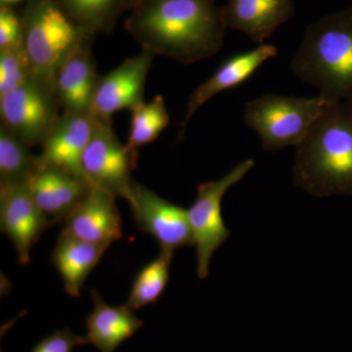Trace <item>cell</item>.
I'll list each match as a JSON object with an SVG mask.
<instances>
[{
	"mask_svg": "<svg viewBox=\"0 0 352 352\" xmlns=\"http://www.w3.org/2000/svg\"><path fill=\"white\" fill-rule=\"evenodd\" d=\"M124 198L129 201L138 228L154 237L161 250L175 252L180 248L194 245L188 210L166 201L134 180Z\"/></svg>",
	"mask_w": 352,
	"mask_h": 352,
	"instance_id": "9c48e42d",
	"label": "cell"
},
{
	"mask_svg": "<svg viewBox=\"0 0 352 352\" xmlns=\"http://www.w3.org/2000/svg\"><path fill=\"white\" fill-rule=\"evenodd\" d=\"M53 226L27 185L0 187V228L13 243L21 263H29L32 248Z\"/></svg>",
	"mask_w": 352,
	"mask_h": 352,
	"instance_id": "8fae6325",
	"label": "cell"
},
{
	"mask_svg": "<svg viewBox=\"0 0 352 352\" xmlns=\"http://www.w3.org/2000/svg\"><path fill=\"white\" fill-rule=\"evenodd\" d=\"M85 34L62 60L55 74V89L63 112L90 113L99 76L91 41Z\"/></svg>",
	"mask_w": 352,
	"mask_h": 352,
	"instance_id": "4fadbf2b",
	"label": "cell"
},
{
	"mask_svg": "<svg viewBox=\"0 0 352 352\" xmlns=\"http://www.w3.org/2000/svg\"><path fill=\"white\" fill-rule=\"evenodd\" d=\"M1 4H6V6H12L14 3H18L21 0H0Z\"/></svg>",
	"mask_w": 352,
	"mask_h": 352,
	"instance_id": "4316f807",
	"label": "cell"
},
{
	"mask_svg": "<svg viewBox=\"0 0 352 352\" xmlns=\"http://www.w3.org/2000/svg\"><path fill=\"white\" fill-rule=\"evenodd\" d=\"M138 151L122 144L113 131L112 120L98 119L94 135L82 157V170L92 187L113 197L126 195L138 164Z\"/></svg>",
	"mask_w": 352,
	"mask_h": 352,
	"instance_id": "ba28073f",
	"label": "cell"
},
{
	"mask_svg": "<svg viewBox=\"0 0 352 352\" xmlns=\"http://www.w3.org/2000/svg\"><path fill=\"white\" fill-rule=\"evenodd\" d=\"M18 136L0 124V187L27 185L41 168L39 156H34Z\"/></svg>",
	"mask_w": 352,
	"mask_h": 352,
	"instance_id": "44dd1931",
	"label": "cell"
},
{
	"mask_svg": "<svg viewBox=\"0 0 352 352\" xmlns=\"http://www.w3.org/2000/svg\"><path fill=\"white\" fill-rule=\"evenodd\" d=\"M226 27L265 43L275 31L295 15L294 0H228L222 8Z\"/></svg>",
	"mask_w": 352,
	"mask_h": 352,
	"instance_id": "e0dca14e",
	"label": "cell"
},
{
	"mask_svg": "<svg viewBox=\"0 0 352 352\" xmlns=\"http://www.w3.org/2000/svg\"><path fill=\"white\" fill-rule=\"evenodd\" d=\"M291 68L328 101H352V6L308 25Z\"/></svg>",
	"mask_w": 352,
	"mask_h": 352,
	"instance_id": "3957f363",
	"label": "cell"
},
{
	"mask_svg": "<svg viewBox=\"0 0 352 352\" xmlns=\"http://www.w3.org/2000/svg\"><path fill=\"white\" fill-rule=\"evenodd\" d=\"M32 74L31 62L23 46L0 50V96L19 87Z\"/></svg>",
	"mask_w": 352,
	"mask_h": 352,
	"instance_id": "cb8c5ba5",
	"label": "cell"
},
{
	"mask_svg": "<svg viewBox=\"0 0 352 352\" xmlns=\"http://www.w3.org/2000/svg\"><path fill=\"white\" fill-rule=\"evenodd\" d=\"M27 187L39 210L56 224L68 219L92 186L83 178L41 166L28 182Z\"/></svg>",
	"mask_w": 352,
	"mask_h": 352,
	"instance_id": "2e32d148",
	"label": "cell"
},
{
	"mask_svg": "<svg viewBox=\"0 0 352 352\" xmlns=\"http://www.w3.org/2000/svg\"><path fill=\"white\" fill-rule=\"evenodd\" d=\"M156 55L142 50L107 75L99 76L90 113L110 120L120 110L132 111L144 102L146 80Z\"/></svg>",
	"mask_w": 352,
	"mask_h": 352,
	"instance_id": "30bf717a",
	"label": "cell"
},
{
	"mask_svg": "<svg viewBox=\"0 0 352 352\" xmlns=\"http://www.w3.org/2000/svg\"><path fill=\"white\" fill-rule=\"evenodd\" d=\"M173 252L161 250L159 256L141 268L132 283L126 305L136 310L155 303L163 295L170 281Z\"/></svg>",
	"mask_w": 352,
	"mask_h": 352,
	"instance_id": "7402d4cb",
	"label": "cell"
},
{
	"mask_svg": "<svg viewBox=\"0 0 352 352\" xmlns=\"http://www.w3.org/2000/svg\"><path fill=\"white\" fill-rule=\"evenodd\" d=\"M226 28L212 0H141L126 21L142 50L184 65L217 54Z\"/></svg>",
	"mask_w": 352,
	"mask_h": 352,
	"instance_id": "6da1fadb",
	"label": "cell"
},
{
	"mask_svg": "<svg viewBox=\"0 0 352 352\" xmlns=\"http://www.w3.org/2000/svg\"><path fill=\"white\" fill-rule=\"evenodd\" d=\"M85 344H88L87 338L65 329L41 340L32 352H73L76 346Z\"/></svg>",
	"mask_w": 352,
	"mask_h": 352,
	"instance_id": "484cf974",
	"label": "cell"
},
{
	"mask_svg": "<svg viewBox=\"0 0 352 352\" xmlns=\"http://www.w3.org/2000/svg\"><path fill=\"white\" fill-rule=\"evenodd\" d=\"M21 18L23 47L32 73L55 87V74L62 60L89 34L69 19L56 0H28Z\"/></svg>",
	"mask_w": 352,
	"mask_h": 352,
	"instance_id": "277c9868",
	"label": "cell"
},
{
	"mask_svg": "<svg viewBox=\"0 0 352 352\" xmlns=\"http://www.w3.org/2000/svg\"><path fill=\"white\" fill-rule=\"evenodd\" d=\"M329 102L316 97L267 94L245 104L243 119L261 138L265 151L298 146Z\"/></svg>",
	"mask_w": 352,
	"mask_h": 352,
	"instance_id": "5b68a950",
	"label": "cell"
},
{
	"mask_svg": "<svg viewBox=\"0 0 352 352\" xmlns=\"http://www.w3.org/2000/svg\"><path fill=\"white\" fill-rule=\"evenodd\" d=\"M91 295L94 309L87 319L85 338L99 351L113 352L142 327L143 322L126 305L111 307L95 289Z\"/></svg>",
	"mask_w": 352,
	"mask_h": 352,
	"instance_id": "ac0fdd59",
	"label": "cell"
},
{
	"mask_svg": "<svg viewBox=\"0 0 352 352\" xmlns=\"http://www.w3.org/2000/svg\"><path fill=\"white\" fill-rule=\"evenodd\" d=\"M131 112V129L126 145L133 151L156 140L170 126V113L162 95H157L148 103L143 102Z\"/></svg>",
	"mask_w": 352,
	"mask_h": 352,
	"instance_id": "603a6c76",
	"label": "cell"
},
{
	"mask_svg": "<svg viewBox=\"0 0 352 352\" xmlns=\"http://www.w3.org/2000/svg\"><path fill=\"white\" fill-rule=\"evenodd\" d=\"M22 18L10 6H0V50H12L23 46Z\"/></svg>",
	"mask_w": 352,
	"mask_h": 352,
	"instance_id": "d4e9b609",
	"label": "cell"
},
{
	"mask_svg": "<svg viewBox=\"0 0 352 352\" xmlns=\"http://www.w3.org/2000/svg\"><path fill=\"white\" fill-rule=\"evenodd\" d=\"M97 122L98 118L91 113H62L41 145V164L85 179L82 157Z\"/></svg>",
	"mask_w": 352,
	"mask_h": 352,
	"instance_id": "7c38bea8",
	"label": "cell"
},
{
	"mask_svg": "<svg viewBox=\"0 0 352 352\" xmlns=\"http://www.w3.org/2000/svg\"><path fill=\"white\" fill-rule=\"evenodd\" d=\"M105 248L60 234L51 254V263L63 280L66 293L78 298L88 275L100 261Z\"/></svg>",
	"mask_w": 352,
	"mask_h": 352,
	"instance_id": "d6986e66",
	"label": "cell"
},
{
	"mask_svg": "<svg viewBox=\"0 0 352 352\" xmlns=\"http://www.w3.org/2000/svg\"><path fill=\"white\" fill-rule=\"evenodd\" d=\"M141 0H56L69 19L87 34H109L122 14Z\"/></svg>",
	"mask_w": 352,
	"mask_h": 352,
	"instance_id": "ffe728a7",
	"label": "cell"
},
{
	"mask_svg": "<svg viewBox=\"0 0 352 352\" xmlns=\"http://www.w3.org/2000/svg\"><path fill=\"white\" fill-rule=\"evenodd\" d=\"M60 107L54 85L32 74L19 87L0 96L1 126L30 147L43 145L61 115Z\"/></svg>",
	"mask_w": 352,
	"mask_h": 352,
	"instance_id": "8992f818",
	"label": "cell"
},
{
	"mask_svg": "<svg viewBox=\"0 0 352 352\" xmlns=\"http://www.w3.org/2000/svg\"><path fill=\"white\" fill-rule=\"evenodd\" d=\"M293 176L310 195L352 196V101L325 106L296 147Z\"/></svg>",
	"mask_w": 352,
	"mask_h": 352,
	"instance_id": "7a4b0ae2",
	"label": "cell"
},
{
	"mask_svg": "<svg viewBox=\"0 0 352 352\" xmlns=\"http://www.w3.org/2000/svg\"><path fill=\"white\" fill-rule=\"evenodd\" d=\"M277 48L273 44H258L256 47L245 52L238 53L227 58L214 74L201 82L192 92L187 103L186 113L182 122V136L184 135L190 120L197 111L203 107L215 95L220 92L240 87L249 80L252 75L266 61L276 57Z\"/></svg>",
	"mask_w": 352,
	"mask_h": 352,
	"instance_id": "9a60e30c",
	"label": "cell"
},
{
	"mask_svg": "<svg viewBox=\"0 0 352 352\" xmlns=\"http://www.w3.org/2000/svg\"><path fill=\"white\" fill-rule=\"evenodd\" d=\"M248 159L234 166L226 175L214 182L201 183L197 189L193 205L188 208V219L197 252V275L206 279L215 251L230 237L222 217V199L234 185L239 183L254 168Z\"/></svg>",
	"mask_w": 352,
	"mask_h": 352,
	"instance_id": "52a82bcc",
	"label": "cell"
},
{
	"mask_svg": "<svg viewBox=\"0 0 352 352\" xmlns=\"http://www.w3.org/2000/svg\"><path fill=\"white\" fill-rule=\"evenodd\" d=\"M116 197L91 187L88 195L65 220L62 233L108 249L122 236V220Z\"/></svg>",
	"mask_w": 352,
	"mask_h": 352,
	"instance_id": "5bb4252c",
	"label": "cell"
}]
</instances>
